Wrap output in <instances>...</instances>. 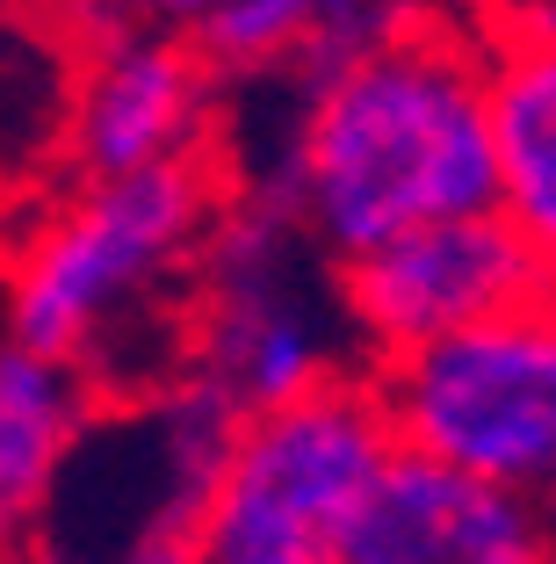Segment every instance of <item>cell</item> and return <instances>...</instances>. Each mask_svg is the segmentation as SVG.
<instances>
[{
    "label": "cell",
    "instance_id": "cell-1",
    "mask_svg": "<svg viewBox=\"0 0 556 564\" xmlns=\"http://www.w3.org/2000/svg\"><path fill=\"white\" fill-rule=\"evenodd\" d=\"M290 182L332 253H369L412 225L499 203L477 44L405 8L312 87Z\"/></svg>",
    "mask_w": 556,
    "mask_h": 564
},
{
    "label": "cell",
    "instance_id": "cell-2",
    "mask_svg": "<svg viewBox=\"0 0 556 564\" xmlns=\"http://www.w3.org/2000/svg\"><path fill=\"white\" fill-rule=\"evenodd\" d=\"M397 456V434L369 377L318 369L304 391L231 427L217 485L203 499L196 564H326L332 535Z\"/></svg>",
    "mask_w": 556,
    "mask_h": 564
},
{
    "label": "cell",
    "instance_id": "cell-3",
    "mask_svg": "<svg viewBox=\"0 0 556 564\" xmlns=\"http://www.w3.org/2000/svg\"><path fill=\"white\" fill-rule=\"evenodd\" d=\"M217 203H225V174L203 145L160 166L101 174L73 210H58V225L15 268V290H8L15 348L58 355L80 369L109 333V318H123L210 232Z\"/></svg>",
    "mask_w": 556,
    "mask_h": 564
},
{
    "label": "cell",
    "instance_id": "cell-4",
    "mask_svg": "<svg viewBox=\"0 0 556 564\" xmlns=\"http://www.w3.org/2000/svg\"><path fill=\"white\" fill-rule=\"evenodd\" d=\"M397 448L470 478L549 492L556 478V326L549 304L391 348L377 377Z\"/></svg>",
    "mask_w": 556,
    "mask_h": 564
},
{
    "label": "cell",
    "instance_id": "cell-5",
    "mask_svg": "<svg viewBox=\"0 0 556 564\" xmlns=\"http://www.w3.org/2000/svg\"><path fill=\"white\" fill-rule=\"evenodd\" d=\"M549 247L527 225H513L499 203L434 217V225H412L369 253H347V312L383 355L477 326V318L549 304Z\"/></svg>",
    "mask_w": 556,
    "mask_h": 564
},
{
    "label": "cell",
    "instance_id": "cell-6",
    "mask_svg": "<svg viewBox=\"0 0 556 564\" xmlns=\"http://www.w3.org/2000/svg\"><path fill=\"white\" fill-rule=\"evenodd\" d=\"M326 564H549V514L535 492L397 448Z\"/></svg>",
    "mask_w": 556,
    "mask_h": 564
},
{
    "label": "cell",
    "instance_id": "cell-7",
    "mask_svg": "<svg viewBox=\"0 0 556 564\" xmlns=\"http://www.w3.org/2000/svg\"><path fill=\"white\" fill-rule=\"evenodd\" d=\"M203 117H210V58L196 44L116 36V44H101L95 73H87L73 145H80V166L101 182V174H131V166L196 152Z\"/></svg>",
    "mask_w": 556,
    "mask_h": 564
},
{
    "label": "cell",
    "instance_id": "cell-8",
    "mask_svg": "<svg viewBox=\"0 0 556 564\" xmlns=\"http://www.w3.org/2000/svg\"><path fill=\"white\" fill-rule=\"evenodd\" d=\"M95 420V383L58 355L0 348V550L36 529L58 492L66 448Z\"/></svg>",
    "mask_w": 556,
    "mask_h": 564
},
{
    "label": "cell",
    "instance_id": "cell-9",
    "mask_svg": "<svg viewBox=\"0 0 556 564\" xmlns=\"http://www.w3.org/2000/svg\"><path fill=\"white\" fill-rule=\"evenodd\" d=\"M484 138L499 174V210L556 247V51L549 36H521L491 51L484 73Z\"/></svg>",
    "mask_w": 556,
    "mask_h": 564
},
{
    "label": "cell",
    "instance_id": "cell-10",
    "mask_svg": "<svg viewBox=\"0 0 556 564\" xmlns=\"http://www.w3.org/2000/svg\"><path fill=\"white\" fill-rule=\"evenodd\" d=\"M318 0H217L196 22V51L210 66H275L312 36Z\"/></svg>",
    "mask_w": 556,
    "mask_h": 564
},
{
    "label": "cell",
    "instance_id": "cell-11",
    "mask_svg": "<svg viewBox=\"0 0 556 564\" xmlns=\"http://www.w3.org/2000/svg\"><path fill=\"white\" fill-rule=\"evenodd\" d=\"M73 564H196V543H188V529H145L131 543L101 550V557H73Z\"/></svg>",
    "mask_w": 556,
    "mask_h": 564
},
{
    "label": "cell",
    "instance_id": "cell-12",
    "mask_svg": "<svg viewBox=\"0 0 556 564\" xmlns=\"http://www.w3.org/2000/svg\"><path fill=\"white\" fill-rule=\"evenodd\" d=\"M131 8H145V15H166V22H203L217 0H131Z\"/></svg>",
    "mask_w": 556,
    "mask_h": 564
}]
</instances>
